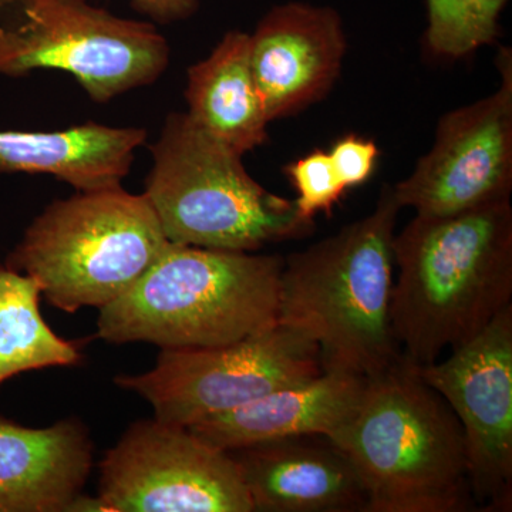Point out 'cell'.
Returning a JSON list of instances; mask_svg holds the SVG:
<instances>
[{
	"mask_svg": "<svg viewBox=\"0 0 512 512\" xmlns=\"http://www.w3.org/2000/svg\"><path fill=\"white\" fill-rule=\"evenodd\" d=\"M390 319L403 356L439 360L512 305L511 200L448 215H416L394 235Z\"/></svg>",
	"mask_w": 512,
	"mask_h": 512,
	"instance_id": "obj_1",
	"label": "cell"
},
{
	"mask_svg": "<svg viewBox=\"0 0 512 512\" xmlns=\"http://www.w3.org/2000/svg\"><path fill=\"white\" fill-rule=\"evenodd\" d=\"M400 210L384 185L372 214L285 258L278 322L319 346L323 370L369 379L403 357L390 319Z\"/></svg>",
	"mask_w": 512,
	"mask_h": 512,
	"instance_id": "obj_2",
	"label": "cell"
},
{
	"mask_svg": "<svg viewBox=\"0 0 512 512\" xmlns=\"http://www.w3.org/2000/svg\"><path fill=\"white\" fill-rule=\"evenodd\" d=\"M329 439L362 478L367 512L477 510L460 421L404 356L366 380L355 412Z\"/></svg>",
	"mask_w": 512,
	"mask_h": 512,
	"instance_id": "obj_3",
	"label": "cell"
},
{
	"mask_svg": "<svg viewBox=\"0 0 512 512\" xmlns=\"http://www.w3.org/2000/svg\"><path fill=\"white\" fill-rule=\"evenodd\" d=\"M285 258L171 244L130 291L99 309L97 336L161 349L228 345L279 319Z\"/></svg>",
	"mask_w": 512,
	"mask_h": 512,
	"instance_id": "obj_4",
	"label": "cell"
},
{
	"mask_svg": "<svg viewBox=\"0 0 512 512\" xmlns=\"http://www.w3.org/2000/svg\"><path fill=\"white\" fill-rule=\"evenodd\" d=\"M151 154L144 195L171 244L255 252L315 231L293 200L256 183L242 156L188 113L167 117Z\"/></svg>",
	"mask_w": 512,
	"mask_h": 512,
	"instance_id": "obj_5",
	"label": "cell"
},
{
	"mask_svg": "<svg viewBox=\"0 0 512 512\" xmlns=\"http://www.w3.org/2000/svg\"><path fill=\"white\" fill-rule=\"evenodd\" d=\"M170 245L146 195L77 191L50 204L8 259L57 309H101L130 291Z\"/></svg>",
	"mask_w": 512,
	"mask_h": 512,
	"instance_id": "obj_6",
	"label": "cell"
},
{
	"mask_svg": "<svg viewBox=\"0 0 512 512\" xmlns=\"http://www.w3.org/2000/svg\"><path fill=\"white\" fill-rule=\"evenodd\" d=\"M170 49L153 25L89 0H0V74H72L97 103L156 82Z\"/></svg>",
	"mask_w": 512,
	"mask_h": 512,
	"instance_id": "obj_7",
	"label": "cell"
},
{
	"mask_svg": "<svg viewBox=\"0 0 512 512\" xmlns=\"http://www.w3.org/2000/svg\"><path fill=\"white\" fill-rule=\"evenodd\" d=\"M322 372L319 346L278 322L228 345L161 349L153 370L116 383L146 399L157 420L188 429Z\"/></svg>",
	"mask_w": 512,
	"mask_h": 512,
	"instance_id": "obj_8",
	"label": "cell"
},
{
	"mask_svg": "<svg viewBox=\"0 0 512 512\" xmlns=\"http://www.w3.org/2000/svg\"><path fill=\"white\" fill-rule=\"evenodd\" d=\"M107 512H252L234 458L185 427L138 421L100 464Z\"/></svg>",
	"mask_w": 512,
	"mask_h": 512,
	"instance_id": "obj_9",
	"label": "cell"
},
{
	"mask_svg": "<svg viewBox=\"0 0 512 512\" xmlns=\"http://www.w3.org/2000/svg\"><path fill=\"white\" fill-rule=\"evenodd\" d=\"M456 414L477 510L512 507V305L446 360L414 365Z\"/></svg>",
	"mask_w": 512,
	"mask_h": 512,
	"instance_id": "obj_10",
	"label": "cell"
},
{
	"mask_svg": "<svg viewBox=\"0 0 512 512\" xmlns=\"http://www.w3.org/2000/svg\"><path fill=\"white\" fill-rule=\"evenodd\" d=\"M500 89L444 114L433 147L394 185L400 207L448 217L510 200L512 190V52L497 57Z\"/></svg>",
	"mask_w": 512,
	"mask_h": 512,
	"instance_id": "obj_11",
	"label": "cell"
},
{
	"mask_svg": "<svg viewBox=\"0 0 512 512\" xmlns=\"http://www.w3.org/2000/svg\"><path fill=\"white\" fill-rule=\"evenodd\" d=\"M348 42L335 9L289 2L249 35L252 73L269 121L322 100L338 80Z\"/></svg>",
	"mask_w": 512,
	"mask_h": 512,
	"instance_id": "obj_12",
	"label": "cell"
},
{
	"mask_svg": "<svg viewBox=\"0 0 512 512\" xmlns=\"http://www.w3.org/2000/svg\"><path fill=\"white\" fill-rule=\"evenodd\" d=\"M227 453L237 463L254 511L367 512L362 478L328 436L284 437Z\"/></svg>",
	"mask_w": 512,
	"mask_h": 512,
	"instance_id": "obj_13",
	"label": "cell"
},
{
	"mask_svg": "<svg viewBox=\"0 0 512 512\" xmlns=\"http://www.w3.org/2000/svg\"><path fill=\"white\" fill-rule=\"evenodd\" d=\"M366 380L353 373L323 370L312 379L208 417L188 430L222 451L305 434L329 437L355 412Z\"/></svg>",
	"mask_w": 512,
	"mask_h": 512,
	"instance_id": "obj_14",
	"label": "cell"
},
{
	"mask_svg": "<svg viewBox=\"0 0 512 512\" xmlns=\"http://www.w3.org/2000/svg\"><path fill=\"white\" fill-rule=\"evenodd\" d=\"M92 461V441L79 421L30 429L0 417V512L67 511Z\"/></svg>",
	"mask_w": 512,
	"mask_h": 512,
	"instance_id": "obj_15",
	"label": "cell"
},
{
	"mask_svg": "<svg viewBox=\"0 0 512 512\" xmlns=\"http://www.w3.org/2000/svg\"><path fill=\"white\" fill-rule=\"evenodd\" d=\"M147 133L87 123L60 131H0V174H49L77 191L120 187Z\"/></svg>",
	"mask_w": 512,
	"mask_h": 512,
	"instance_id": "obj_16",
	"label": "cell"
},
{
	"mask_svg": "<svg viewBox=\"0 0 512 512\" xmlns=\"http://www.w3.org/2000/svg\"><path fill=\"white\" fill-rule=\"evenodd\" d=\"M185 99L191 119L239 156L269 140L271 121L252 73L247 33H227L188 69Z\"/></svg>",
	"mask_w": 512,
	"mask_h": 512,
	"instance_id": "obj_17",
	"label": "cell"
},
{
	"mask_svg": "<svg viewBox=\"0 0 512 512\" xmlns=\"http://www.w3.org/2000/svg\"><path fill=\"white\" fill-rule=\"evenodd\" d=\"M40 295L32 276L0 268V384L20 373L82 360L79 346L60 338L43 319Z\"/></svg>",
	"mask_w": 512,
	"mask_h": 512,
	"instance_id": "obj_18",
	"label": "cell"
},
{
	"mask_svg": "<svg viewBox=\"0 0 512 512\" xmlns=\"http://www.w3.org/2000/svg\"><path fill=\"white\" fill-rule=\"evenodd\" d=\"M426 45L446 59H461L495 42L508 0H426Z\"/></svg>",
	"mask_w": 512,
	"mask_h": 512,
	"instance_id": "obj_19",
	"label": "cell"
},
{
	"mask_svg": "<svg viewBox=\"0 0 512 512\" xmlns=\"http://www.w3.org/2000/svg\"><path fill=\"white\" fill-rule=\"evenodd\" d=\"M284 173L295 188L293 204L303 220L315 221L318 214H332L348 191L330 154L318 148L286 165Z\"/></svg>",
	"mask_w": 512,
	"mask_h": 512,
	"instance_id": "obj_20",
	"label": "cell"
},
{
	"mask_svg": "<svg viewBox=\"0 0 512 512\" xmlns=\"http://www.w3.org/2000/svg\"><path fill=\"white\" fill-rule=\"evenodd\" d=\"M329 154L340 180L349 190L370 180L375 173L379 148L375 141L348 134L333 144Z\"/></svg>",
	"mask_w": 512,
	"mask_h": 512,
	"instance_id": "obj_21",
	"label": "cell"
},
{
	"mask_svg": "<svg viewBox=\"0 0 512 512\" xmlns=\"http://www.w3.org/2000/svg\"><path fill=\"white\" fill-rule=\"evenodd\" d=\"M134 8L158 22H174L191 16L200 0H131Z\"/></svg>",
	"mask_w": 512,
	"mask_h": 512,
	"instance_id": "obj_22",
	"label": "cell"
}]
</instances>
